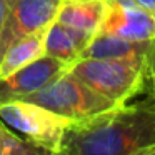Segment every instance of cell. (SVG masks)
<instances>
[{
	"label": "cell",
	"instance_id": "5",
	"mask_svg": "<svg viewBox=\"0 0 155 155\" xmlns=\"http://www.w3.org/2000/svg\"><path fill=\"white\" fill-rule=\"evenodd\" d=\"M64 0H12L0 30V57L25 37L44 34L57 20Z\"/></svg>",
	"mask_w": 155,
	"mask_h": 155
},
{
	"label": "cell",
	"instance_id": "16",
	"mask_svg": "<svg viewBox=\"0 0 155 155\" xmlns=\"http://www.w3.org/2000/svg\"><path fill=\"white\" fill-rule=\"evenodd\" d=\"M138 155H155V145H152V147L145 148L143 152H140Z\"/></svg>",
	"mask_w": 155,
	"mask_h": 155
},
{
	"label": "cell",
	"instance_id": "15",
	"mask_svg": "<svg viewBox=\"0 0 155 155\" xmlns=\"http://www.w3.org/2000/svg\"><path fill=\"white\" fill-rule=\"evenodd\" d=\"M2 128H4V124L0 122V155H5V150H4V135H2Z\"/></svg>",
	"mask_w": 155,
	"mask_h": 155
},
{
	"label": "cell",
	"instance_id": "12",
	"mask_svg": "<svg viewBox=\"0 0 155 155\" xmlns=\"http://www.w3.org/2000/svg\"><path fill=\"white\" fill-rule=\"evenodd\" d=\"M2 135H4V150L5 155H62L58 152L47 150L44 147L32 143V142L25 140V138L18 137L12 130H8L4 125L2 128Z\"/></svg>",
	"mask_w": 155,
	"mask_h": 155
},
{
	"label": "cell",
	"instance_id": "17",
	"mask_svg": "<svg viewBox=\"0 0 155 155\" xmlns=\"http://www.w3.org/2000/svg\"><path fill=\"white\" fill-rule=\"evenodd\" d=\"M142 152H143V150H142ZM62 155H64V153H62ZM137 155H138V153H137Z\"/></svg>",
	"mask_w": 155,
	"mask_h": 155
},
{
	"label": "cell",
	"instance_id": "10",
	"mask_svg": "<svg viewBox=\"0 0 155 155\" xmlns=\"http://www.w3.org/2000/svg\"><path fill=\"white\" fill-rule=\"evenodd\" d=\"M105 14V0H64L57 22L78 28L94 37L100 30Z\"/></svg>",
	"mask_w": 155,
	"mask_h": 155
},
{
	"label": "cell",
	"instance_id": "13",
	"mask_svg": "<svg viewBox=\"0 0 155 155\" xmlns=\"http://www.w3.org/2000/svg\"><path fill=\"white\" fill-rule=\"evenodd\" d=\"M12 0H0V30H2V25H4L5 15H7V10L10 7Z\"/></svg>",
	"mask_w": 155,
	"mask_h": 155
},
{
	"label": "cell",
	"instance_id": "2",
	"mask_svg": "<svg viewBox=\"0 0 155 155\" xmlns=\"http://www.w3.org/2000/svg\"><path fill=\"white\" fill-rule=\"evenodd\" d=\"M68 70L82 82L112 100L115 105L128 104L135 95L155 87V80L140 67L108 58H80Z\"/></svg>",
	"mask_w": 155,
	"mask_h": 155
},
{
	"label": "cell",
	"instance_id": "14",
	"mask_svg": "<svg viewBox=\"0 0 155 155\" xmlns=\"http://www.w3.org/2000/svg\"><path fill=\"white\" fill-rule=\"evenodd\" d=\"M140 7H143L145 10L152 12V14L155 15V0H135Z\"/></svg>",
	"mask_w": 155,
	"mask_h": 155
},
{
	"label": "cell",
	"instance_id": "7",
	"mask_svg": "<svg viewBox=\"0 0 155 155\" xmlns=\"http://www.w3.org/2000/svg\"><path fill=\"white\" fill-rule=\"evenodd\" d=\"M80 58H108L140 67L155 80V40L134 42L108 34H97L80 54ZM78 58V60H80Z\"/></svg>",
	"mask_w": 155,
	"mask_h": 155
},
{
	"label": "cell",
	"instance_id": "11",
	"mask_svg": "<svg viewBox=\"0 0 155 155\" xmlns=\"http://www.w3.org/2000/svg\"><path fill=\"white\" fill-rule=\"evenodd\" d=\"M44 34H37V35L22 38V40L15 42L14 45H10L4 52V55L0 57V78L8 77L10 74L17 72L18 68L34 62L35 58L45 55Z\"/></svg>",
	"mask_w": 155,
	"mask_h": 155
},
{
	"label": "cell",
	"instance_id": "1",
	"mask_svg": "<svg viewBox=\"0 0 155 155\" xmlns=\"http://www.w3.org/2000/svg\"><path fill=\"white\" fill-rule=\"evenodd\" d=\"M155 145V88L148 98L124 104L65 132L64 155H137Z\"/></svg>",
	"mask_w": 155,
	"mask_h": 155
},
{
	"label": "cell",
	"instance_id": "3",
	"mask_svg": "<svg viewBox=\"0 0 155 155\" xmlns=\"http://www.w3.org/2000/svg\"><path fill=\"white\" fill-rule=\"evenodd\" d=\"M25 100L42 105L72 122L87 120L90 117L118 107L112 100L90 88L80 78H77L70 70L62 74L47 87L28 95Z\"/></svg>",
	"mask_w": 155,
	"mask_h": 155
},
{
	"label": "cell",
	"instance_id": "6",
	"mask_svg": "<svg viewBox=\"0 0 155 155\" xmlns=\"http://www.w3.org/2000/svg\"><path fill=\"white\" fill-rule=\"evenodd\" d=\"M68 65L50 55H42L8 77L0 78V105L14 100H25L28 95L47 87L68 70Z\"/></svg>",
	"mask_w": 155,
	"mask_h": 155
},
{
	"label": "cell",
	"instance_id": "8",
	"mask_svg": "<svg viewBox=\"0 0 155 155\" xmlns=\"http://www.w3.org/2000/svg\"><path fill=\"white\" fill-rule=\"evenodd\" d=\"M98 32L125 40L152 42L155 40V15L138 4L105 0V14Z\"/></svg>",
	"mask_w": 155,
	"mask_h": 155
},
{
	"label": "cell",
	"instance_id": "9",
	"mask_svg": "<svg viewBox=\"0 0 155 155\" xmlns=\"http://www.w3.org/2000/svg\"><path fill=\"white\" fill-rule=\"evenodd\" d=\"M90 40L92 35L55 20L44 34L45 55H50L72 67L80 58V54Z\"/></svg>",
	"mask_w": 155,
	"mask_h": 155
},
{
	"label": "cell",
	"instance_id": "4",
	"mask_svg": "<svg viewBox=\"0 0 155 155\" xmlns=\"http://www.w3.org/2000/svg\"><path fill=\"white\" fill-rule=\"evenodd\" d=\"M0 122L18 137L44 147L62 150L65 132L74 122L28 100H14L0 105Z\"/></svg>",
	"mask_w": 155,
	"mask_h": 155
}]
</instances>
